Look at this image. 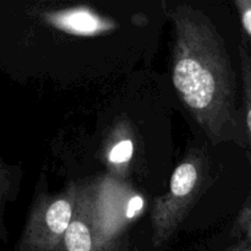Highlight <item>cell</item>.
Wrapping results in <instances>:
<instances>
[{
    "mask_svg": "<svg viewBox=\"0 0 251 251\" xmlns=\"http://www.w3.org/2000/svg\"><path fill=\"white\" fill-rule=\"evenodd\" d=\"M239 56L243 91H244L245 124H247V135L251 146V51L244 43L239 46Z\"/></svg>",
    "mask_w": 251,
    "mask_h": 251,
    "instance_id": "6",
    "label": "cell"
},
{
    "mask_svg": "<svg viewBox=\"0 0 251 251\" xmlns=\"http://www.w3.org/2000/svg\"><path fill=\"white\" fill-rule=\"evenodd\" d=\"M207 176V156L199 149L190 150L174 169L167 193L153 203L151 213L153 247H163L173 238L205 188Z\"/></svg>",
    "mask_w": 251,
    "mask_h": 251,
    "instance_id": "3",
    "label": "cell"
},
{
    "mask_svg": "<svg viewBox=\"0 0 251 251\" xmlns=\"http://www.w3.org/2000/svg\"><path fill=\"white\" fill-rule=\"evenodd\" d=\"M225 251H251V244L247 239H243Z\"/></svg>",
    "mask_w": 251,
    "mask_h": 251,
    "instance_id": "10",
    "label": "cell"
},
{
    "mask_svg": "<svg viewBox=\"0 0 251 251\" xmlns=\"http://www.w3.org/2000/svg\"><path fill=\"white\" fill-rule=\"evenodd\" d=\"M173 27L172 81L183 104L213 145H244L237 81L225 38L198 7L168 11Z\"/></svg>",
    "mask_w": 251,
    "mask_h": 251,
    "instance_id": "1",
    "label": "cell"
},
{
    "mask_svg": "<svg viewBox=\"0 0 251 251\" xmlns=\"http://www.w3.org/2000/svg\"><path fill=\"white\" fill-rule=\"evenodd\" d=\"M144 199L113 176L78 185L77 200L64 239L65 251H117L119 238L139 217Z\"/></svg>",
    "mask_w": 251,
    "mask_h": 251,
    "instance_id": "2",
    "label": "cell"
},
{
    "mask_svg": "<svg viewBox=\"0 0 251 251\" xmlns=\"http://www.w3.org/2000/svg\"><path fill=\"white\" fill-rule=\"evenodd\" d=\"M132 152H134V145L129 136L123 135V136L115 137L109 149L107 150L108 163L113 167L123 168L131 159Z\"/></svg>",
    "mask_w": 251,
    "mask_h": 251,
    "instance_id": "7",
    "label": "cell"
},
{
    "mask_svg": "<svg viewBox=\"0 0 251 251\" xmlns=\"http://www.w3.org/2000/svg\"><path fill=\"white\" fill-rule=\"evenodd\" d=\"M234 230L243 233L245 235L244 239H247L251 244V194L242 212L239 213V217L234 225Z\"/></svg>",
    "mask_w": 251,
    "mask_h": 251,
    "instance_id": "8",
    "label": "cell"
},
{
    "mask_svg": "<svg viewBox=\"0 0 251 251\" xmlns=\"http://www.w3.org/2000/svg\"><path fill=\"white\" fill-rule=\"evenodd\" d=\"M78 185L71 183L55 195H41L33 203L21 239L17 244L20 251H58L63 248L69 229Z\"/></svg>",
    "mask_w": 251,
    "mask_h": 251,
    "instance_id": "4",
    "label": "cell"
},
{
    "mask_svg": "<svg viewBox=\"0 0 251 251\" xmlns=\"http://www.w3.org/2000/svg\"><path fill=\"white\" fill-rule=\"evenodd\" d=\"M43 20L54 28L76 36H97L117 27L112 20L104 19L83 6L46 11L43 14Z\"/></svg>",
    "mask_w": 251,
    "mask_h": 251,
    "instance_id": "5",
    "label": "cell"
},
{
    "mask_svg": "<svg viewBox=\"0 0 251 251\" xmlns=\"http://www.w3.org/2000/svg\"><path fill=\"white\" fill-rule=\"evenodd\" d=\"M234 4L240 15L245 32L251 37V0H235Z\"/></svg>",
    "mask_w": 251,
    "mask_h": 251,
    "instance_id": "9",
    "label": "cell"
}]
</instances>
